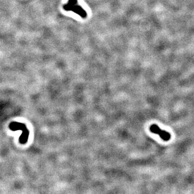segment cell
Segmentation results:
<instances>
[{
  "mask_svg": "<svg viewBox=\"0 0 194 194\" xmlns=\"http://www.w3.org/2000/svg\"><path fill=\"white\" fill-rule=\"evenodd\" d=\"M150 131L153 133L158 134L160 136V138L165 141H169L171 138L170 133L166 131H162L158 127L157 125L155 124L151 125L150 127Z\"/></svg>",
  "mask_w": 194,
  "mask_h": 194,
  "instance_id": "cell-2",
  "label": "cell"
},
{
  "mask_svg": "<svg viewBox=\"0 0 194 194\" xmlns=\"http://www.w3.org/2000/svg\"><path fill=\"white\" fill-rule=\"evenodd\" d=\"M77 0H68V3L63 6V9L66 11H72L83 18L87 17V14L81 6L77 5Z\"/></svg>",
  "mask_w": 194,
  "mask_h": 194,
  "instance_id": "cell-1",
  "label": "cell"
}]
</instances>
